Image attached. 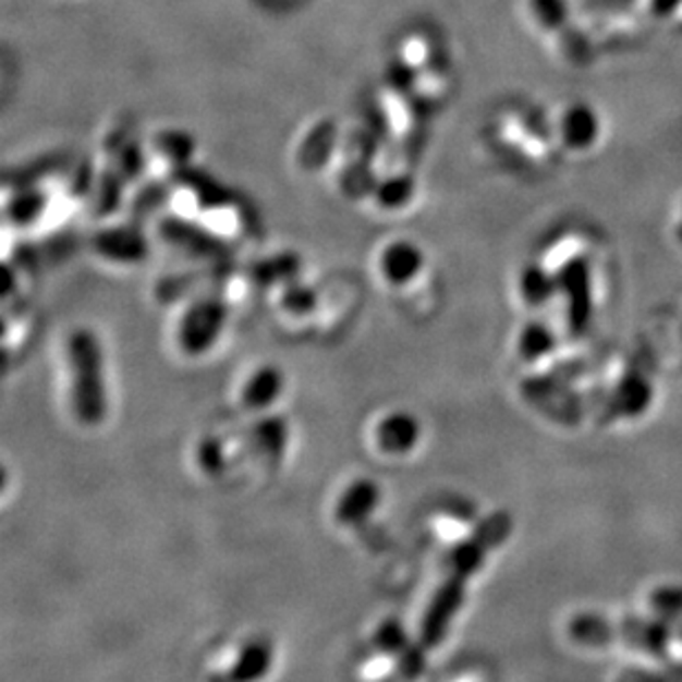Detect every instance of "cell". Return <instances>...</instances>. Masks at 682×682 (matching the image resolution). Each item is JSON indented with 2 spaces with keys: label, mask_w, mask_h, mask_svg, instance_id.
<instances>
[{
  "label": "cell",
  "mask_w": 682,
  "mask_h": 682,
  "mask_svg": "<svg viewBox=\"0 0 682 682\" xmlns=\"http://www.w3.org/2000/svg\"><path fill=\"white\" fill-rule=\"evenodd\" d=\"M226 322V307L219 301L195 303L180 322V343L186 354L199 356L215 345Z\"/></svg>",
  "instance_id": "2"
},
{
  "label": "cell",
  "mask_w": 682,
  "mask_h": 682,
  "mask_svg": "<svg viewBox=\"0 0 682 682\" xmlns=\"http://www.w3.org/2000/svg\"><path fill=\"white\" fill-rule=\"evenodd\" d=\"M378 641L387 647V651H395V647H400L404 643V634H402V628L395 623V621H389L380 634H378Z\"/></svg>",
  "instance_id": "15"
},
{
  "label": "cell",
  "mask_w": 682,
  "mask_h": 682,
  "mask_svg": "<svg viewBox=\"0 0 682 682\" xmlns=\"http://www.w3.org/2000/svg\"><path fill=\"white\" fill-rule=\"evenodd\" d=\"M98 249L105 257L120 259V261H135L144 257V239H139L131 230H113V232H102L98 236Z\"/></svg>",
  "instance_id": "10"
},
{
  "label": "cell",
  "mask_w": 682,
  "mask_h": 682,
  "mask_svg": "<svg viewBox=\"0 0 682 682\" xmlns=\"http://www.w3.org/2000/svg\"><path fill=\"white\" fill-rule=\"evenodd\" d=\"M550 345V331L544 325H528L522 336V352L526 358H537Z\"/></svg>",
  "instance_id": "13"
},
{
  "label": "cell",
  "mask_w": 682,
  "mask_h": 682,
  "mask_svg": "<svg viewBox=\"0 0 682 682\" xmlns=\"http://www.w3.org/2000/svg\"><path fill=\"white\" fill-rule=\"evenodd\" d=\"M422 268V252L409 241H395L385 247L380 257V270L393 285L409 283Z\"/></svg>",
  "instance_id": "6"
},
{
  "label": "cell",
  "mask_w": 682,
  "mask_h": 682,
  "mask_svg": "<svg viewBox=\"0 0 682 682\" xmlns=\"http://www.w3.org/2000/svg\"><path fill=\"white\" fill-rule=\"evenodd\" d=\"M559 290V281L541 266H528L522 275V294L528 305H544Z\"/></svg>",
  "instance_id": "11"
},
{
  "label": "cell",
  "mask_w": 682,
  "mask_h": 682,
  "mask_svg": "<svg viewBox=\"0 0 682 682\" xmlns=\"http://www.w3.org/2000/svg\"><path fill=\"white\" fill-rule=\"evenodd\" d=\"M528 8L544 29L559 32L568 25L570 19L568 0H528Z\"/></svg>",
  "instance_id": "12"
},
{
  "label": "cell",
  "mask_w": 682,
  "mask_h": 682,
  "mask_svg": "<svg viewBox=\"0 0 682 682\" xmlns=\"http://www.w3.org/2000/svg\"><path fill=\"white\" fill-rule=\"evenodd\" d=\"M378 499H380V488L376 486V482L358 479L343 492V497L338 499L336 517L343 524H358L374 513Z\"/></svg>",
  "instance_id": "5"
},
{
  "label": "cell",
  "mask_w": 682,
  "mask_h": 682,
  "mask_svg": "<svg viewBox=\"0 0 682 682\" xmlns=\"http://www.w3.org/2000/svg\"><path fill=\"white\" fill-rule=\"evenodd\" d=\"M69 363L73 372V409L82 424L96 426L105 419L107 395L102 380V350L92 329H77L69 338Z\"/></svg>",
  "instance_id": "1"
},
{
  "label": "cell",
  "mask_w": 682,
  "mask_h": 682,
  "mask_svg": "<svg viewBox=\"0 0 682 682\" xmlns=\"http://www.w3.org/2000/svg\"><path fill=\"white\" fill-rule=\"evenodd\" d=\"M559 288L570 296L572 316L583 318L589 309V266L585 259L570 261L563 272L559 275Z\"/></svg>",
  "instance_id": "8"
},
{
  "label": "cell",
  "mask_w": 682,
  "mask_h": 682,
  "mask_svg": "<svg viewBox=\"0 0 682 682\" xmlns=\"http://www.w3.org/2000/svg\"><path fill=\"white\" fill-rule=\"evenodd\" d=\"M283 391V376L277 367H264L254 374L243 389V404L247 409H266L270 406L279 393Z\"/></svg>",
  "instance_id": "9"
},
{
  "label": "cell",
  "mask_w": 682,
  "mask_h": 682,
  "mask_svg": "<svg viewBox=\"0 0 682 682\" xmlns=\"http://www.w3.org/2000/svg\"><path fill=\"white\" fill-rule=\"evenodd\" d=\"M559 135L570 150H589L599 142L601 120L585 102L570 105L559 120Z\"/></svg>",
  "instance_id": "3"
},
{
  "label": "cell",
  "mask_w": 682,
  "mask_h": 682,
  "mask_svg": "<svg viewBox=\"0 0 682 682\" xmlns=\"http://www.w3.org/2000/svg\"><path fill=\"white\" fill-rule=\"evenodd\" d=\"M680 5L682 0H649V10L658 19H669Z\"/></svg>",
  "instance_id": "17"
},
{
  "label": "cell",
  "mask_w": 682,
  "mask_h": 682,
  "mask_svg": "<svg viewBox=\"0 0 682 682\" xmlns=\"http://www.w3.org/2000/svg\"><path fill=\"white\" fill-rule=\"evenodd\" d=\"M376 438H378V447L385 453L402 455L415 447V442L419 438V424L411 413L395 411L378 424Z\"/></svg>",
  "instance_id": "4"
},
{
  "label": "cell",
  "mask_w": 682,
  "mask_h": 682,
  "mask_svg": "<svg viewBox=\"0 0 682 682\" xmlns=\"http://www.w3.org/2000/svg\"><path fill=\"white\" fill-rule=\"evenodd\" d=\"M411 191H413V186H411V182L409 180H391V182H387L382 188H380V199L385 202V204H389V206H393V204H398V202H404V199H409L411 197Z\"/></svg>",
  "instance_id": "14"
},
{
  "label": "cell",
  "mask_w": 682,
  "mask_h": 682,
  "mask_svg": "<svg viewBox=\"0 0 682 682\" xmlns=\"http://www.w3.org/2000/svg\"><path fill=\"white\" fill-rule=\"evenodd\" d=\"M272 665V647L266 641H254L234 660L228 682H259Z\"/></svg>",
  "instance_id": "7"
},
{
  "label": "cell",
  "mask_w": 682,
  "mask_h": 682,
  "mask_svg": "<svg viewBox=\"0 0 682 682\" xmlns=\"http://www.w3.org/2000/svg\"><path fill=\"white\" fill-rule=\"evenodd\" d=\"M199 455H202V464L208 471H217L221 466V447H219V442H215V440L204 442Z\"/></svg>",
  "instance_id": "16"
}]
</instances>
